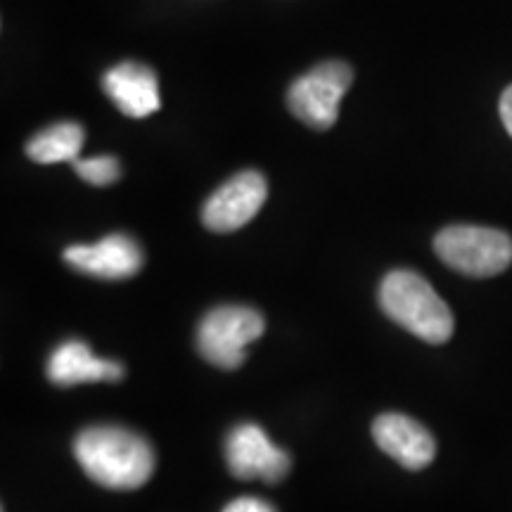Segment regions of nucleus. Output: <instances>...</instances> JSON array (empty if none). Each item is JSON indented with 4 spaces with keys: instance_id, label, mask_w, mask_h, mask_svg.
<instances>
[{
    "instance_id": "nucleus-1",
    "label": "nucleus",
    "mask_w": 512,
    "mask_h": 512,
    "mask_svg": "<svg viewBox=\"0 0 512 512\" xmlns=\"http://www.w3.org/2000/svg\"><path fill=\"white\" fill-rule=\"evenodd\" d=\"M74 456L95 484L117 491L145 486L157 465L150 441L119 425L83 430L74 441Z\"/></svg>"
},
{
    "instance_id": "nucleus-9",
    "label": "nucleus",
    "mask_w": 512,
    "mask_h": 512,
    "mask_svg": "<svg viewBox=\"0 0 512 512\" xmlns=\"http://www.w3.org/2000/svg\"><path fill=\"white\" fill-rule=\"evenodd\" d=\"M373 437L387 456L406 470H422L437 456V441L418 420L401 413H384L373 422Z\"/></svg>"
},
{
    "instance_id": "nucleus-3",
    "label": "nucleus",
    "mask_w": 512,
    "mask_h": 512,
    "mask_svg": "<svg viewBox=\"0 0 512 512\" xmlns=\"http://www.w3.org/2000/svg\"><path fill=\"white\" fill-rule=\"evenodd\" d=\"M434 252L453 271L491 278L512 264V238L486 226H448L434 238Z\"/></svg>"
},
{
    "instance_id": "nucleus-11",
    "label": "nucleus",
    "mask_w": 512,
    "mask_h": 512,
    "mask_svg": "<svg viewBox=\"0 0 512 512\" xmlns=\"http://www.w3.org/2000/svg\"><path fill=\"white\" fill-rule=\"evenodd\" d=\"M46 375L57 387H74L86 382H119L126 368L119 361L98 358L81 339H67L50 354Z\"/></svg>"
},
{
    "instance_id": "nucleus-5",
    "label": "nucleus",
    "mask_w": 512,
    "mask_h": 512,
    "mask_svg": "<svg viewBox=\"0 0 512 512\" xmlns=\"http://www.w3.org/2000/svg\"><path fill=\"white\" fill-rule=\"evenodd\" d=\"M354 83V69L342 60H330L299 76L287 93V105L294 117L316 131H328L337 124L339 105Z\"/></svg>"
},
{
    "instance_id": "nucleus-13",
    "label": "nucleus",
    "mask_w": 512,
    "mask_h": 512,
    "mask_svg": "<svg viewBox=\"0 0 512 512\" xmlns=\"http://www.w3.org/2000/svg\"><path fill=\"white\" fill-rule=\"evenodd\" d=\"M72 164L79 178H83V181L91 185H98V188L117 183L121 178V164L119 159L112 155H100V157H88V159L79 157Z\"/></svg>"
},
{
    "instance_id": "nucleus-12",
    "label": "nucleus",
    "mask_w": 512,
    "mask_h": 512,
    "mask_svg": "<svg viewBox=\"0 0 512 512\" xmlns=\"http://www.w3.org/2000/svg\"><path fill=\"white\" fill-rule=\"evenodd\" d=\"M86 143V131L76 121H60L43 128L27 143V155L38 164L76 162Z\"/></svg>"
},
{
    "instance_id": "nucleus-4",
    "label": "nucleus",
    "mask_w": 512,
    "mask_h": 512,
    "mask_svg": "<svg viewBox=\"0 0 512 512\" xmlns=\"http://www.w3.org/2000/svg\"><path fill=\"white\" fill-rule=\"evenodd\" d=\"M266 330V320L252 306H216L197 328V349L211 366L235 370L245 363L247 347Z\"/></svg>"
},
{
    "instance_id": "nucleus-7",
    "label": "nucleus",
    "mask_w": 512,
    "mask_h": 512,
    "mask_svg": "<svg viewBox=\"0 0 512 512\" xmlns=\"http://www.w3.org/2000/svg\"><path fill=\"white\" fill-rule=\"evenodd\" d=\"M268 197V183L259 171H240L204 202L202 221L214 233H233L259 214Z\"/></svg>"
},
{
    "instance_id": "nucleus-10",
    "label": "nucleus",
    "mask_w": 512,
    "mask_h": 512,
    "mask_svg": "<svg viewBox=\"0 0 512 512\" xmlns=\"http://www.w3.org/2000/svg\"><path fill=\"white\" fill-rule=\"evenodd\" d=\"M102 91L121 114L131 119H145L162 107L157 74L140 62H121L112 67L102 76Z\"/></svg>"
},
{
    "instance_id": "nucleus-14",
    "label": "nucleus",
    "mask_w": 512,
    "mask_h": 512,
    "mask_svg": "<svg viewBox=\"0 0 512 512\" xmlns=\"http://www.w3.org/2000/svg\"><path fill=\"white\" fill-rule=\"evenodd\" d=\"M223 512H275V508L268 501H261V498L242 496L230 501Z\"/></svg>"
},
{
    "instance_id": "nucleus-15",
    "label": "nucleus",
    "mask_w": 512,
    "mask_h": 512,
    "mask_svg": "<svg viewBox=\"0 0 512 512\" xmlns=\"http://www.w3.org/2000/svg\"><path fill=\"white\" fill-rule=\"evenodd\" d=\"M501 119L503 126L508 128V133L512 136V86L505 88V93L501 95Z\"/></svg>"
},
{
    "instance_id": "nucleus-2",
    "label": "nucleus",
    "mask_w": 512,
    "mask_h": 512,
    "mask_svg": "<svg viewBox=\"0 0 512 512\" xmlns=\"http://www.w3.org/2000/svg\"><path fill=\"white\" fill-rule=\"evenodd\" d=\"M380 306L394 323L430 344H444L453 337V313L437 290L420 273L392 271L380 285Z\"/></svg>"
},
{
    "instance_id": "nucleus-6",
    "label": "nucleus",
    "mask_w": 512,
    "mask_h": 512,
    "mask_svg": "<svg viewBox=\"0 0 512 512\" xmlns=\"http://www.w3.org/2000/svg\"><path fill=\"white\" fill-rule=\"evenodd\" d=\"M226 463L238 479L278 484L290 472L292 458L275 446L256 422H242L226 439Z\"/></svg>"
},
{
    "instance_id": "nucleus-8",
    "label": "nucleus",
    "mask_w": 512,
    "mask_h": 512,
    "mask_svg": "<svg viewBox=\"0 0 512 512\" xmlns=\"http://www.w3.org/2000/svg\"><path fill=\"white\" fill-rule=\"evenodd\" d=\"M64 261L74 271L102 280H124L145 264L143 247L126 233H112L95 245H72L64 249Z\"/></svg>"
}]
</instances>
